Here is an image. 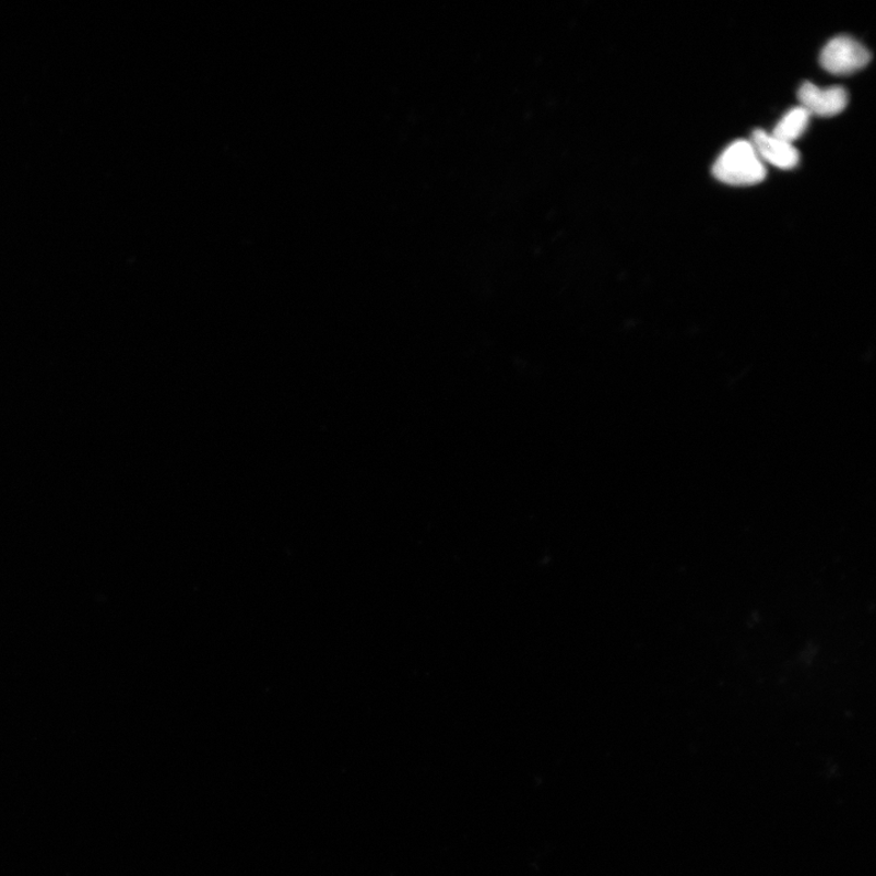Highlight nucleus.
I'll list each match as a JSON object with an SVG mask.
<instances>
[{
    "instance_id": "f03ea898",
    "label": "nucleus",
    "mask_w": 876,
    "mask_h": 876,
    "mask_svg": "<svg viewBox=\"0 0 876 876\" xmlns=\"http://www.w3.org/2000/svg\"><path fill=\"white\" fill-rule=\"evenodd\" d=\"M871 60L869 50L849 36L832 38L820 55L821 67L832 74L857 72L867 67Z\"/></svg>"
},
{
    "instance_id": "7ed1b4c3",
    "label": "nucleus",
    "mask_w": 876,
    "mask_h": 876,
    "mask_svg": "<svg viewBox=\"0 0 876 876\" xmlns=\"http://www.w3.org/2000/svg\"><path fill=\"white\" fill-rule=\"evenodd\" d=\"M798 100L810 116L832 117L848 108L849 94L842 87L820 88L806 82L800 87Z\"/></svg>"
},
{
    "instance_id": "39448f33",
    "label": "nucleus",
    "mask_w": 876,
    "mask_h": 876,
    "mask_svg": "<svg viewBox=\"0 0 876 876\" xmlns=\"http://www.w3.org/2000/svg\"><path fill=\"white\" fill-rule=\"evenodd\" d=\"M810 117L803 106H797V108L790 110L783 117L781 122L776 126L772 134L786 143L793 144L806 132Z\"/></svg>"
},
{
    "instance_id": "f257e3e1",
    "label": "nucleus",
    "mask_w": 876,
    "mask_h": 876,
    "mask_svg": "<svg viewBox=\"0 0 876 876\" xmlns=\"http://www.w3.org/2000/svg\"><path fill=\"white\" fill-rule=\"evenodd\" d=\"M712 173L722 184L736 187L761 184L767 176L765 163L747 141L734 142L726 147L714 163Z\"/></svg>"
},
{
    "instance_id": "20e7f679",
    "label": "nucleus",
    "mask_w": 876,
    "mask_h": 876,
    "mask_svg": "<svg viewBox=\"0 0 876 876\" xmlns=\"http://www.w3.org/2000/svg\"><path fill=\"white\" fill-rule=\"evenodd\" d=\"M751 144L763 163H769L781 169H793L800 163V153L793 144L786 143L782 139H778L762 130L754 132Z\"/></svg>"
}]
</instances>
